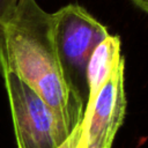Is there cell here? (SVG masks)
Returning <instances> with one entry per match:
<instances>
[{
	"label": "cell",
	"instance_id": "obj_2",
	"mask_svg": "<svg viewBox=\"0 0 148 148\" xmlns=\"http://www.w3.org/2000/svg\"><path fill=\"white\" fill-rule=\"evenodd\" d=\"M51 15L54 46L65 81L86 110L89 97L88 66L96 47L110 34L77 5H67Z\"/></svg>",
	"mask_w": 148,
	"mask_h": 148
},
{
	"label": "cell",
	"instance_id": "obj_3",
	"mask_svg": "<svg viewBox=\"0 0 148 148\" xmlns=\"http://www.w3.org/2000/svg\"><path fill=\"white\" fill-rule=\"evenodd\" d=\"M17 148H57L69 134L49 104L12 68L0 64Z\"/></svg>",
	"mask_w": 148,
	"mask_h": 148
},
{
	"label": "cell",
	"instance_id": "obj_8",
	"mask_svg": "<svg viewBox=\"0 0 148 148\" xmlns=\"http://www.w3.org/2000/svg\"><path fill=\"white\" fill-rule=\"evenodd\" d=\"M135 6H138L143 12L148 13V0H132Z\"/></svg>",
	"mask_w": 148,
	"mask_h": 148
},
{
	"label": "cell",
	"instance_id": "obj_6",
	"mask_svg": "<svg viewBox=\"0 0 148 148\" xmlns=\"http://www.w3.org/2000/svg\"><path fill=\"white\" fill-rule=\"evenodd\" d=\"M57 148H84V124L83 120L77 125L69 136Z\"/></svg>",
	"mask_w": 148,
	"mask_h": 148
},
{
	"label": "cell",
	"instance_id": "obj_4",
	"mask_svg": "<svg viewBox=\"0 0 148 148\" xmlns=\"http://www.w3.org/2000/svg\"><path fill=\"white\" fill-rule=\"evenodd\" d=\"M125 60L121 59L97 92L87 102L84 148H111L126 111L124 87Z\"/></svg>",
	"mask_w": 148,
	"mask_h": 148
},
{
	"label": "cell",
	"instance_id": "obj_7",
	"mask_svg": "<svg viewBox=\"0 0 148 148\" xmlns=\"http://www.w3.org/2000/svg\"><path fill=\"white\" fill-rule=\"evenodd\" d=\"M18 0H0V27L6 24L14 15Z\"/></svg>",
	"mask_w": 148,
	"mask_h": 148
},
{
	"label": "cell",
	"instance_id": "obj_1",
	"mask_svg": "<svg viewBox=\"0 0 148 148\" xmlns=\"http://www.w3.org/2000/svg\"><path fill=\"white\" fill-rule=\"evenodd\" d=\"M0 64L36 90L68 134L81 124L84 108L65 81L53 40L52 15L36 0H18L13 17L0 27Z\"/></svg>",
	"mask_w": 148,
	"mask_h": 148
},
{
	"label": "cell",
	"instance_id": "obj_5",
	"mask_svg": "<svg viewBox=\"0 0 148 148\" xmlns=\"http://www.w3.org/2000/svg\"><path fill=\"white\" fill-rule=\"evenodd\" d=\"M121 59H124V57L121 54L119 37L109 35L96 47L88 66V99L97 92Z\"/></svg>",
	"mask_w": 148,
	"mask_h": 148
}]
</instances>
